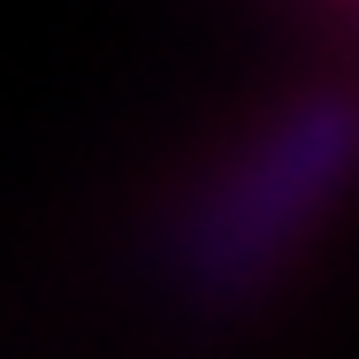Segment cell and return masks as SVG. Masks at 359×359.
I'll list each match as a JSON object with an SVG mask.
<instances>
[{
  "label": "cell",
  "mask_w": 359,
  "mask_h": 359,
  "mask_svg": "<svg viewBox=\"0 0 359 359\" xmlns=\"http://www.w3.org/2000/svg\"><path fill=\"white\" fill-rule=\"evenodd\" d=\"M359 153V115L344 100H306L298 115H283L260 153H245V168H229L215 184V199L184 229V268L191 283H252L290 237L306 229V215L344 184Z\"/></svg>",
  "instance_id": "cell-1"
}]
</instances>
